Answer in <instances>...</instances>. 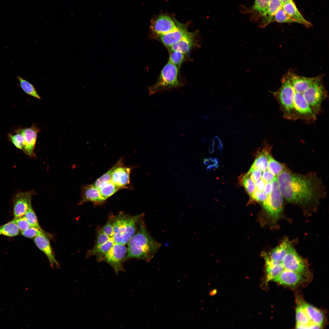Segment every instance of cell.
Wrapping results in <instances>:
<instances>
[{
  "mask_svg": "<svg viewBox=\"0 0 329 329\" xmlns=\"http://www.w3.org/2000/svg\"><path fill=\"white\" fill-rule=\"evenodd\" d=\"M281 193L288 202L304 205L313 200L317 195V185L312 177L284 170L277 176Z\"/></svg>",
  "mask_w": 329,
  "mask_h": 329,
  "instance_id": "cell-1",
  "label": "cell"
},
{
  "mask_svg": "<svg viewBox=\"0 0 329 329\" xmlns=\"http://www.w3.org/2000/svg\"><path fill=\"white\" fill-rule=\"evenodd\" d=\"M140 223L138 232L127 244L125 261L130 258H136L149 262L161 246L160 243L149 234L141 220Z\"/></svg>",
  "mask_w": 329,
  "mask_h": 329,
  "instance_id": "cell-2",
  "label": "cell"
},
{
  "mask_svg": "<svg viewBox=\"0 0 329 329\" xmlns=\"http://www.w3.org/2000/svg\"><path fill=\"white\" fill-rule=\"evenodd\" d=\"M143 214L134 216L121 212L116 215H111L113 228V238L115 243L126 245L135 235L137 224Z\"/></svg>",
  "mask_w": 329,
  "mask_h": 329,
  "instance_id": "cell-3",
  "label": "cell"
},
{
  "mask_svg": "<svg viewBox=\"0 0 329 329\" xmlns=\"http://www.w3.org/2000/svg\"><path fill=\"white\" fill-rule=\"evenodd\" d=\"M281 83L280 87L273 92L274 96L278 101L283 117L296 120L293 101L294 90L286 74L282 78Z\"/></svg>",
  "mask_w": 329,
  "mask_h": 329,
  "instance_id": "cell-4",
  "label": "cell"
},
{
  "mask_svg": "<svg viewBox=\"0 0 329 329\" xmlns=\"http://www.w3.org/2000/svg\"><path fill=\"white\" fill-rule=\"evenodd\" d=\"M178 70L176 65L168 61L161 70L155 83L148 87L149 95L180 87L181 84L178 78Z\"/></svg>",
  "mask_w": 329,
  "mask_h": 329,
  "instance_id": "cell-5",
  "label": "cell"
},
{
  "mask_svg": "<svg viewBox=\"0 0 329 329\" xmlns=\"http://www.w3.org/2000/svg\"><path fill=\"white\" fill-rule=\"evenodd\" d=\"M272 183V191L263 204L268 216L275 223L280 218L283 210V197L280 190L277 177Z\"/></svg>",
  "mask_w": 329,
  "mask_h": 329,
  "instance_id": "cell-6",
  "label": "cell"
},
{
  "mask_svg": "<svg viewBox=\"0 0 329 329\" xmlns=\"http://www.w3.org/2000/svg\"><path fill=\"white\" fill-rule=\"evenodd\" d=\"M322 78V76H317L312 85L303 93L306 101L317 115L320 112L322 103L327 96Z\"/></svg>",
  "mask_w": 329,
  "mask_h": 329,
  "instance_id": "cell-7",
  "label": "cell"
},
{
  "mask_svg": "<svg viewBox=\"0 0 329 329\" xmlns=\"http://www.w3.org/2000/svg\"><path fill=\"white\" fill-rule=\"evenodd\" d=\"M127 252V247L125 245L115 243L101 262L108 264L117 275L119 272L125 271L123 264Z\"/></svg>",
  "mask_w": 329,
  "mask_h": 329,
  "instance_id": "cell-8",
  "label": "cell"
},
{
  "mask_svg": "<svg viewBox=\"0 0 329 329\" xmlns=\"http://www.w3.org/2000/svg\"><path fill=\"white\" fill-rule=\"evenodd\" d=\"M281 263L284 269L295 272L303 275L307 271L305 261L298 254L291 246L283 259Z\"/></svg>",
  "mask_w": 329,
  "mask_h": 329,
  "instance_id": "cell-9",
  "label": "cell"
},
{
  "mask_svg": "<svg viewBox=\"0 0 329 329\" xmlns=\"http://www.w3.org/2000/svg\"><path fill=\"white\" fill-rule=\"evenodd\" d=\"M179 27L169 16L161 15L151 20L150 28L153 34L159 36L175 30Z\"/></svg>",
  "mask_w": 329,
  "mask_h": 329,
  "instance_id": "cell-10",
  "label": "cell"
},
{
  "mask_svg": "<svg viewBox=\"0 0 329 329\" xmlns=\"http://www.w3.org/2000/svg\"><path fill=\"white\" fill-rule=\"evenodd\" d=\"M17 129L22 133L24 139L23 151L30 156H34V150L40 129L34 124L30 127H19Z\"/></svg>",
  "mask_w": 329,
  "mask_h": 329,
  "instance_id": "cell-11",
  "label": "cell"
},
{
  "mask_svg": "<svg viewBox=\"0 0 329 329\" xmlns=\"http://www.w3.org/2000/svg\"><path fill=\"white\" fill-rule=\"evenodd\" d=\"M32 191L19 193L15 196L13 202V213L15 218L24 215L31 206Z\"/></svg>",
  "mask_w": 329,
  "mask_h": 329,
  "instance_id": "cell-12",
  "label": "cell"
},
{
  "mask_svg": "<svg viewBox=\"0 0 329 329\" xmlns=\"http://www.w3.org/2000/svg\"><path fill=\"white\" fill-rule=\"evenodd\" d=\"M286 74L294 89L302 93L312 85L317 78V76L308 77L299 76L291 70Z\"/></svg>",
  "mask_w": 329,
  "mask_h": 329,
  "instance_id": "cell-13",
  "label": "cell"
},
{
  "mask_svg": "<svg viewBox=\"0 0 329 329\" xmlns=\"http://www.w3.org/2000/svg\"><path fill=\"white\" fill-rule=\"evenodd\" d=\"M303 275L292 271L284 269L272 281L281 285L294 287L303 280Z\"/></svg>",
  "mask_w": 329,
  "mask_h": 329,
  "instance_id": "cell-14",
  "label": "cell"
},
{
  "mask_svg": "<svg viewBox=\"0 0 329 329\" xmlns=\"http://www.w3.org/2000/svg\"><path fill=\"white\" fill-rule=\"evenodd\" d=\"M131 169L121 165L114 170L111 181L120 189L127 187L130 183Z\"/></svg>",
  "mask_w": 329,
  "mask_h": 329,
  "instance_id": "cell-15",
  "label": "cell"
},
{
  "mask_svg": "<svg viewBox=\"0 0 329 329\" xmlns=\"http://www.w3.org/2000/svg\"><path fill=\"white\" fill-rule=\"evenodd\" d=\"M34 241L38 248L46 255L51 266H58V263L46 235H41L35 237Z\"/></svg>",
  "mask_w": 329,
  "mask_h": 329,
  "instance_id": "cell-16",
  "label": "cell"
},
{
  "mask_svg": "<svg viewBox=\"0 0 329 329\" xmlns=\"http://www.w3.org/2000/svg\"><path fill=\"white\" fill-rule=\"evenodd\" d=\"M189 33L185 27L179 26L176 30L158 36L164 45L168 48L179 42Z\"/></svg>",
  "mask_w": 329,
  "mask_h": 329,
  "instance_id": "cell-17",
  "label": "cell"
},
{
  "mask_svg": "<svg viewBox=\"0 0 329 329\" xmlns=\"http://www.w3.org/2000/svg\"><path fill=\"white\" fill-rule=\"evenodd\" d=\"M282 5L280 0H270L265 11L261 17V21L259 27L264 28L274 22L276 13L282 7Z\"/></svg>",
  "mask_w": 329,
  "mask_h": 329,
  "instance_id": "cell-18",
  "label": "cell"
},
{
  "mask_svg": "<svg viewBox=\"0 0 329 329\" xmlns=\"http://www.w3.org/2000/svg\"><path fill=\"white\" fill-rule=\"evenodd\" d=\"M266 264V283L272 281L278 276L284 270L281 263L271 260L266 253H263Z\"/></svg>",
  "mask_w": 329,
  "mask_h": 329,
  "instance_id": "cell-19",
  "label": "cell"
},
{
  "mask_svg": "<svg viewBox=\"0 0 329 329\" xmlns=\"http://www.w3.org/2000/svg\"><path fill=\"white\" fill-rule=\"evenodd\" d=\"M265 142L264 147L261 151L258 152L256 158L248 173L255 169L263 172L267 169L271 147Z\"/></svg>",
  "mask_w": 329,
  "mask_h": 329,
  "instance_id": "cell-20",
  "label": "cell"
},
{
  "mask_svg": "<svg viewBox=\"0 0 329 329\" xmlns=\"http://www.w3.org/2000/svg\"><path fill=\"white\" fill-rule=\"evenodd\" d=\"M104 201L101 196L99 189L93 184L87 185L83 187L81 203L90 202L99 204Z\"/></svg>",
  "mask_w": 329,
  "mask_h": 329,
  "instance_id": "cell-21",
  "label": "cell"
},
{
  "mask_svg": "<svg viewBox=\"0 0 329 329\" xmlns=\"http://www.w3.org/2000/svg\"><path fill=\"white\" fill-rule=\"evenodd\" d=\"M304 309L311 323L321 327L324 323V315L320 310L304 302L300 304Z\"/></svg>",
  "mask_w": 329,
  "mask_h": 329,
  "instance_id": "cell-22",
  "label": "cell"
},
{
  "mask_svg": "<svg viewBox=\"0 0 329 329\" xmlns=\"http://www.w3.org/2000/svg\"><path fill=\"white\" fill-rule=\"evenodd\" d=\"M282 7L285 11L291 17L299 22L301 24L307 27L312 26L307 20L297 9L293 0L284 3Z\"/></svg>",
  "mask_w": 329,
  "mask_h": 329,
  "instance_id": "cell-23",
  "label": "cell"
},
{
  "mask_svg": "<svg viewBox=\"0 0 329 329\" xmlns=\"http://www.w3.org/2000/svg\"><path fill=\"white\" fill-rule=\"evenodd\" d=\"M115 242L113 237L104 243L96 247H93L88 252L87 256H95L97 261L101 262L104 256L108 252L113 246Z\"/></svg>",
  "mask_w": 329,
  "mask_h": 329,
  "instance_id": "cell-24",
  "label": "cell"
},
{
  "mask_svg": "<svg viewBox=\"0 0 329 329\" xmlns=\"http://www.w3.org/2000/svg\"><path fill=\"white\" fill-rule=\"evenodd\" d=\"M193 34L190 33L179 42L170 47V51H178L184 54L187 53L193 45Z\"/></svg>",
  "mask_w": 329,
  "mask_h": 329,
  "instance_id": "cell-25",
  "label": "cell"
},
{
  "mask_svg": "<svg viewBox=\"0 0 329 329\" xmlns=\"http://www.w3.org/2000/svg\"><path fill=\"white\" fill-rule=\"evenodd\" d=\"M291 246L290 242L288 239H285L279 246L274 249L268 254V256L272 260L281 263Z\"/></svg>",
  "mask_w": 329,
  "mask_h": 329,
  "instance_id": "cell-26",
  "label": "cell"
},
{
  "mask_svg": "<svg viewBox=\"0 0 329 329\" xmlns=\"http://www.w3.org/2000/svg\"><path fill=\"white\" fill-rule=\"evenodd\" d=\"M295 319L296 328H311V323L304 309L300 304L296 309Z\"/></svg>",
  "mask_w": 329,
  "mask_h": 329,
  "instance_id": "cell-27",
  "label": "cell"
},
{
  "mask_svg": "<svg viewBox=\"0 0 329 329\" xmlns=\"http://www.w3.org/2000/svg\"><path fill=\"white\" fill-rule=\"evenodd\" d=\"M270 0H255L253 5L246 12L251 14V18L257 19L261 17L265 11Z\"/></svg>",
  "mask_w": 329,
  "mask_h": 329,
  "instance_id": "cell-28",
  "label": "cell"
},
{
  "mask_svg": "<svg viewBox=\"0 0 329 329\" xmlns=\"http://www.w3.org/2000/svg\"><path fill=\"white\" fill-rule=\"evenodd\" d=\"M19 232L14 220L0 226V235L13 237L18 235Z\"/></svg>",
  "mask_w": 329,
  "mask_h": 329,
  "instance_id": "cell-29",
  "label": "cell"
},
{
  "mask_svg": "<svg viewBox=\"0 0 329 329\" xmlns=\"http://www.w3.org/2000/svg\"><path fill=\"white\" fill-rule=\"evenodd\" d=\"M98 189L102 198L105 201L120 189L110 181L102 184Z\"/></svg>",
  "mask_w": 329,
  "mask_h": 329,
  "instance_id": "cell-30",
  "label": "cell"
},
{
  "mask_svg": "<svg viewBox=\"0 0 329 329\" xmlns=\"http://www.w3.org/2000/svg\"><path fill=\"white\" fill-rule=\"evenodd\" d=\"M17 78L21 87L25 93L34 97L41 99V97L32 84L21 76H17Z\"/></svg>",
  "mask_w": 329,
  "mask_h": 329,
  "instance_id": "cell-31",
  "label": "cell"
},
{
  "mask_svg": "<svg viewBox=\"0 0 329 329\" xmlns=\"http://www.w3.org/2000/svg\"><path fill=\"white\" fill-rule=\"evenodd\" d=\"M9 140L17 148L23 150L24 139L22 133L17 129H15L12 133L8 135Z\"/></svg>",
  "mask_w": 329,
  "mask_h": 329,
  "instance_id": "cell-32",
  "label": "cell"
},
{
  "mask_svg": "<svg viewBox=\"0 0 329 329\" xmlns=\"http://www.w3.org/2000/svg\"><path fill=\"white\" fill-rule=\"evenodd\" d=\"M274 22L281 23H300L289 15L284 10L282 7L276 13L274 17Z\"/></svg>",
  "mask_w": 329,
  "mask_h": 329,
  "instance_id": "cell-33",
  "label": "cell"
},
{
  "mask_svg": "<svg viewBox=\"0 0 329 329\" xmlns=\"http://www.w3.org/2000/svg\"><path fill=\"white\" fill-rule=\"evenodd\" d=\"M122 161H119L107 172L98 179L93 184L94 186L98 189L102 184L110 181L113 171L116 168L122 165Z\"/></svg>",
  "mask_w": 329,
  "mask_h": 329,
  "instance_id": "cell-34",
  "label": "cell"
},
{
  "mask_svg": "<svg viewBox=\"0 0 329 329\" xmlns=\"http://www.w3.org/2000/svg\"><path fill=\"white\" fill-rule=\"evenodd\" d=\"M268 170L275 176H278L285 170L284 166L273 158L270 154L267 166Z\"/></svg>",
  "mask_w": 329,
  "mask_h": 329,
  "instance_id": "cell-35",
  "label": "cell"
},
{
  "mask_svg": "<svg viewBox=\"0 0 329 329\" xmlns=\"http://www.w3.org/2000/svg\"><path fill=\"white\" fill-rule=\"evenodd\" d=\"M240 181L250 197L255 190L256 187L254 182L250 178V174L247 173L242 176Z\"/></svg>",
  "mask_w": 329,
  "mask_h": 329,
  "instance_id": "cell-36",
  "label": "cell"
},
{
  "mask_svg": "<svg viewBox=\"0 0 329 329\" xmlns=\"http://www.w3.org/2000/svg\"><path fill=\"white\" fill-rule=\"evenodd\" d=\"M184 58V54L178 51H171L168 61L179 68Z\"/></svg>",
  "mask_w": 329,
  "mask_h": 329,
  "instance_id": "cell-37",
  "label": "cell"
},
{
  "mask_svg": "<svg viewBox=\"0 0 329 329\" xmlns=\"http://www.w3.org/2000/svg\"><path fill=\"white\" fill-rule=\"evenodd\" d=\"M24 216L25 217L31 227L41 229L39 225L37 219L32 206L27 210Z\"/></svg>",
  "mask_w": 329,
  "mask_h": 329,
  "instance_id": "cell-38",
  "label": "cell"
},
{
  "mask_svg": "<svg viewBox=\"0 0 329 329\" xmlns=\"http://www.w3.org/2000/svg\"><path fill=\"white\" fill-rule=\"evenodd\" d=\"M22 235L24 236L32 238L41 235H46V233L42 229L30 227L27 229L22 232Z\"/></svg>",
  "mask_w": 329,
  "mask_h": 329,
  "instance_id": "cell-39",
  "label": "cell"
},
{
  "mask_svg": "<svg viewBox=\"0 0 329 329\" xmlns=\"http://www.w3.org/2000/svg\"><path fill=\"white\" fill-rule=\"evenodd\" d=\"M100 230L102 232L109 237H113V228L111 215L109 217L106 223Z\"/></svg>",
  "mask_w": 329,
  "mask_h": 329,
  "instance_id": "cell-40",
  "label": "cell"
},
{
  "mask_svg": "<svg viewBox=\"0 0 329 329\" xmlns=\"http://www.w3.org/2000/svg\"><path fill=\"white\" fill-rule=\"evenodd\" d=\"M14 220L19 230L22 232L31 227L24 216L19 218H15Z\"/></svg>",
  "mask_w": 329,
  "mask_h": 329,
  "instance_id": "cell-41",
  "label": "cell"
},
{
  "mask_svg": "<svg viewBox=\"0 0 329 329\" xmlns=\"http://www.w3.org/2000/svg\"><path fill=\"white\" fill-rule=\"evenodd\" d=\"M267 195L263 191L255 190L250 197L251 200H255L262 203L266 200Z\"/></svg>",
  "mask_w": 329,
  "mask_h": 329,
  "instance_id": "cell-42",
  "label": "cell"
},
{
  "mask_svg": "<svg viewBox=\"0 0 329 329\" xmlns=\"http://www.w3.org/2000/svg\"><path fill=\"white\" fill-rule=\"evenodd\" d=\"M111 237L102 232L100 229L97 232L96 241L94 247L100 246L108 241Z\"/></svg>",
  "mask_w": 329,
  "mask_h": 329,
  "instance_id": "cell-43",
  "label": "cell"
},
{
  "mask_svg": "<svg viewBox=\"0 0 329 329\" xmlns=\"http://www.w3.org/2000/svg\"><path fill=\"white\" fill-rule=\"evenodd\" d=\"M262 179L266 183L272 182L276 177L267 169L262 175Z\"/></svg>",
  "mask_w": 329,
  "mask_h": 329,
  "instance_id": "cell-44",
  "label": "cell"
},
{
  "mask_svg": "<svg viewBox=\"0 0 329 329\" xmlns=\"http://www.w3.org/2000/svg\"><path fill=\"white\" fill-rule=\"evenodd\" d=\"M262 171L259 169H255L250 173V177L252 180L256 182L259 180L261 178L262 175Z\"/></svg>",
  "mask_w": 329,
  "mask_h": 329,
  "instance_id": "cell-45",
  "label": "cell"
},
{
  "mask_svg": "<svg viewBox=\"0 0 329 329\" xmlns=\"http://www.w3.org/2000/svg\"><path fill=\"white\" fill-rule=\"evenodd\" d=\"M266 183L262 179L256 182L255 185L256 189L260 191H263Z\"/></svg>",
  "mask_w": 329,
  "mask_h": 329,
  "instance_id": "cell-46",
  "label": "cell"
},
{
  "mask_svg": "<svg viewBox=\"0 0 329 329\" xmlns=\"http://www.w3.org/2000/svg\"><path fill=\"white\" fill-rule=\"evenodd\" d=\"M272 189V182L266 183L263 190L264 192L268 195L271 193Z\"/></svg>",
  "mask_w": 329,
  "mask_h": 329,
  "instance_id": "cell-47",
  "label": "cell"
},
{
  "mask_svg": "<svg viewBox=\"0 0 329 329\" xmlns=\"http://www.w3.org/2000/svg\"><path fill=\"white\" fill-rule=\"evenodd\" d=\"M218 164H210L207 168V172H210L214 170L218 167Z\"/></svg>",
  "mask_w": 329,
  "mask_h": 329,
  "instance_id": "cell-48",
  "label": "cell"
},
{
  "mask_svg": "<svg viewBox=\"0 0 329 329\" xmlns=\"http://www.w3.org/2000/svg\"><path fill=\"white\" fill-rule=\"evenodd\" d=\"M203 163L205 165H208L210 164V161L208 158H205L203 161Z\"/></svg>",
  "mask_w": 329,
  "mask_h": 329,
  "instance_id": "cell-49",
  "label": "cell"
},
{
  "mask_svg": "<svg viewBox=\"0 0 329 329\" xmlns=\"http://www.w3.org/2000/svg\"><path fill=\"white\" fill-rule=\"evenodd\" d=\"M282 4L292 0H280Z\"/></svg>",
  "mask_w": 329,
  "mask_h": 329,
  "instance_id": "cell-50",
  "label": "cell"
}]
</instances>
